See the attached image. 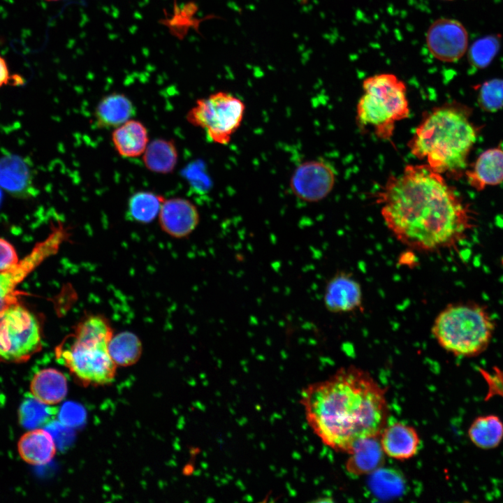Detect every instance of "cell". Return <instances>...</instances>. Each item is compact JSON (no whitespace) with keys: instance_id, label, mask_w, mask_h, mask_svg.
Segmentation results:
<instances>
[{"instance_id":"obj_1","label":"cell","mask_w":503,"mask_h":503,"mask_svg":"<svg viewBox=\"0 0 503 503\" xmlns=\"http://www.w3.org/2000/svg\"><path fill=\"white\" fill-rule=\"evenodd\" d=\"M387 228L402 245L421 252L456 246L474 226L473 212L428 165H407L391 175L376 196Z\"/></svg>"},{"instance_id":"obj_2","label":"cell","mask_w":503,"mask_h":503,"mask_svg":"<svg viewBox=\"0 0 503 503\" xmlns=\"http://www.w3.org/2000/svg\"><path fill=\"white\" fill-rule=\"evenodd\" d=\"M301 404L320 440L347 454L360 441L379 437L389 416L385 389L354 365L307 386L301 393Z\"/></svg>"},{"instance_id":"obj_3","label":"cell","mask_w":503,"mask_h":503,"mask_svg":"<svg viewBox=\"0 0 503 503\" xmlns=\"http://www.w3.org/2000/svg\"><path fill=\"white\" fill-rule=\"evenodd\" d=\"M470 115L469 108L455 102L427 112L408 142L410 152L439 173L461 171L478 136Z\"/></svg>"},{"instance_id":"obj_4","label":"cell","mask_w":503,"mask_h":503,"mask_svg":"<svg viewBox=\"0 0 503 503\" xmlns=\"http://www.w3.org/2000/svg\"><path fill=\"white\" fill-rule=\"evenodd\" d=\"M112 335L105 319L99 315L89 316L55 347V358L85 383H110L116 372V364L108 351Z\"/></svg>"},{"instance_id":"obj_5","label":"cell","mask_w":503,"mask_h":503,"mask_svg":"<svg viewBox=\"0 0 503 503\" xmlns=\"http://www.w3.org/2000/svg\"><path fill=\"white\" fill-rule=\"evenodd\" d=\"M495 330V321L486 307L475 302H460L448 305L438 313L431 333L447 352L471 358L486 350Z\"/></svg>"},{"instance_id":"obj_6","label":"cell","mask_w":503,"mask_h":503,"mask_svg":"<svg viewBox=\"0 0 503 503\" xmlns=\"http://www.w3.org/2000/svg\"><path fill=\"white\" fill-rule=\"evenodd\" d=\"M362 87L356 106L358 125L370 126L381 140H391L395 123L409 115L405 83L395 74L383 73L366 78Z\"/></svg>"},{"instance_id":"obj_7","label":"cell","mask_w":503,"mask_h":503,"mask_svg":"<svg viewBox=\"0 0 503 503\" xmlns=\"http://www.w3.org/2000/svg\"><path fill=\"white\" fill-rule=\"evenodd\" d=\"M43 347L37 315L20 301L0 311V361L27 362Z\"/></svg>"},{"instance_id":"obj_8","label":"cell","mask_w":503,"mask_h":503,"mask_svg":"<svg viewBox=\"0 0 503 503\" xmlns=\"http://www.w3.org/2000/svg\"><path fill=\"white\" fill-rule=\"evenodd\" d=\"M245 104L226 92H217L196 101L186 115L191 125L203 129L212 143L227 145L242 122Z\"/></svg>"},{"instance_id":"obj_9","label":"cell","mask_w":503,"mask_h":503,"mask_svg":"<svg viewBox=\"0 0 503 503\" xmlns=\"http://www.w3.org/2000/svg\"><path fill=\"white\" fill-rule=\"evenodd\" d=\"M61 235V228H56L48 238L38 242L15 265L0 272V311L19 302L20 292L17 290V286L56 251Z\"/></svg>"},{"instance_id":"obj_10","label":"cell","mask_w":503,"mask_h":503,"mask_svg":"<svg viewBox=\"0 0 503 503\" xmlns=\"http://www.w3.org/2000/svg\"><path fill=\"white\" fill-rule=\"evenodd\" d=\"M425 43L429 52L436 59L453 63L460 60L469 47V34L460 21L449 17L435 20L428 27Z\"/></svg>"},{"instance_id":"obj_11","label":"cell","mask_w":503,"mask_h":503,"mask_svg":"<svg viewBox=\"0 0 503 503\" xmlns=\"http://www.w3.org/2000/svg\"><path fill=\"white\" fill-rule=\"evenodd\" d=\"M335 173L326 162L306 161L293 170L289 182L292 193L300 200L316 203L327 197L333 189Z\"/></svg>"},{"instance_id":"obj_12","label":"cell","mask_w":503,"mask_h":503,"mask_svg":"<svg viewBox=\"0 0 503 503\" xmlns=\"http://www.w3.org/2000/svg\"><path fill=\"white\" fill-rule=\"evenodd\" d=\"M161 229L175 238L189 236L200 222L196 205L181 197L165 199L158 215Z\"/></svg>"},{"instance_id":"obj_13","label":"cell","mask_w":503,"mask_h":503,"mask_svg":"<svg viewBox=\"0 0 503 503\" xmlns=\"http://www.w3.org/2000/svg\"><path fill=\"white\" fill-rule=\"evenodd\" d=\"M34 172L24 157L9 154L0 157V187L17 198H29L36 195Z\"/></svg>"},{"instance_id":"obj_14","label":"cell","mask_w":503,"mask_h":503,"mask_svg":"<svg viewBox=\"0 0 503 503\" xmlns=\"http://www.w3.org/2000/svg\"><path fill=\"white\" fill-rule=\"evenodd\" d=\"M363 298L359 282L351 274L340 272L328 282L323 303L331 313H349L362 308Z\"/></svg>"},{"instance_id":"obj_15","label":"cell","mask_w":503,"mask_h":503,"mask_svg":"<svg viewBox=\"0 0 503 503\" xmlns=\"http://www.w3.org/2000/svg\"><path fill=\"white\" fill-rule=\"evenodd\" d=\"M379 442L384 454L397 460L414 457L421 443L416 430L402 422L386 425L379 435Z\"/></svg>"},{"instance_id":"obj_16","label":"cell","mask_w":503,"mask_h":503,"mask_svg":"<svg viewBox=\"0 0 503 503\" xmlns=\"http://www.w3.org/2000/svg\"><path fill=\"white\" fill-rule=\"evenodd\" d=\"M468 184L476 191L503 182V150L493 147L479 154L465 171Z\"/></svg>"},{"instance_id":"obj_17","label":"cell","mask_w":503,"mask_h":503,"mask_svg":"<svg viewBox=\"0 0 503 503\" xmlns=\"http://www.w3.org/2000/svg\"><path fill=\"white\" fill-rule=\"evenodd\" d=\"M18 453L25 462L43 465L54 457L57 446L52 435L43 428L29 430L17 442Z\"/></svg>"},{"instance_id":"obj_18","label":"cell","mask_w":503,"mask_h":503,"mask_svg":"<svg viewBox=\"0 0 503 503\" xmlns=\"http://www.w3.org/2000/svg\"><path fill=\"white\" fill-rule=\"evenodd\" d=\"M136 112V107L127 96L114 92L104 96L97 103L94 122L101 129H115L132 119Z\"/></svg>"},{"instance_id":"obj_19","label":"cell","mask_w":503,"mask_h":503,"mask_svg":"<svg viewBox=\"0 0 503 503\" xmlns=\"http://www.w3.org/2000/svg\"><path fill=\"white\" fill-rule=\"evenodd\" d=\"M111 139L117 152L128 159L142 156L150 143L147 129L140 121L134 119L115 128Z\"/></svg>"},{"instance_id":"obj_20","label":"cell","mask_w":503,"mask_h":503,"mask_svg":"<svg viewBox=\"0 0 503 503\" xmlns=\"http://www.w3.org/2000/svg\"><path fill=\"white\" fill-rule=\"evenodd\" d=\"M346 469L353 476L372 474L384 463V453L379 437L364 439L358 442L348 453Z\"/></svg>"},{"instance_id":"obj_21","label":"cell","mask_w":503,"mask_h":503,"mask_svg":"<svg viewBox=\"0 0 503 503\" xmlns=\"http://www.w3.org/2000/svg\"><path fill=\"white\" fill-rule=\"evenodd\" d=\"M30 393L39 401L49 405L61 402L68 393V382L59 370L48 367L38 370L30 382Z\"/></svg>"},{"instance_id":"obj_22","label":"cell","mask_w":503,"mask_h":503,"mask_svg":"<svg viewBox=\"0 0 503 503\" xmlns=\"http://www.w3.org/2000/svg\"><path fill=\"white\" fill-rule=\"evenodd\" d=\"M143 162L150 171L171 173L178 161V150L173 139L156 138L150 142L142 155Z\"/></svg>"},{"instance_id":"obj_23","label":"cell","mask_w":503,"mask_h":503,"mask_svg":"<svg viewBox=\"0 0 503 503\" xmlns=\"http://www.w3.org/2000/svg\"><path fill=\"white\" fill-rule=\"evenodd\" d=\"M467 432L475 446L484 450L493 449L503 440V422L495 414L479 416L472 422Z\"/></svg>"},{"instance_id":"obj_24","label":"cell","mask_w":503,"mask_h":503,"mask_svg":"<svg viewBox=\"0 0 503 503\" xmlns=\"http://www.w3.org/2000/svg\"><path fill=\"white\" fill-rule=\"evenodd\" d=\"M164 197L150 191H139L128 201L127 214L130 219L140 224L152 221L160 212Z\"/></svg>"},{"instance_id":"obj_25","label":"cell","mask_w":503,"mask_h":503,"mask_svg":"<svg viewBox=\"0 0 503 503\" xmlns=\"http://www.w3.org/2000/svg\"><path fill=\"white\" fill-rule=\"evenodd\" d=\"M17 412L20 424L31 430L42 428L50 423L56 418L58 409L39 401L30 394L23 400Z\"/></svg>"},{"instance_id":"obj_26","label":"cell","mask_w":503,"mask_h":503,"mask_svg":"<svg viewBox=\"0 0 503 503\" xmlns=\"http://www.w3.org/2000/svg\"><path fill=\"white\" fill-rule=\"evenodd\" d=\"M108 351L116 365L129 366L135 364L142 353V344L135 334L124 331L112 335Z\"/></svg>"},{"instance_id":"obj_27","label":"cell","mask_w":503,"mask_h":503,"mask_svg":"<svg viewBox=\"0 0 503 503\" xmlns=\"http://www.w3.org/2000/svg\"><path fill=\"white\" fill-rule=\"evenodd\" d=\"M501 38L500 34H488L474 41L467 51L469 64L477 69L487 68L500 51Z\"/></svg>"},{"instance_id":"obj_28","label":"cell","mask_w":503,"mask_h":503,"mask_svg":"<svg viewBox=\"0 0 503 503\" xmlns=\"http://www.w3.org/2000/svg\"><path fill=\"white\" fill-rule=\"evenodd\" d=\"M479 107L488 112H495L503 108V78L487 80L475 87Z\"/></svg>"},{"instance_id":"obj_29","label":"cell","mask_w":503,"mask_h":503,"mask_svg":"<svg viewBox=\"0 0 503 503\" xmlns=\"http://www.w3.org/2000/svg\"><path fill=\"white\" fill-rule=\"evenodd\" d=\"M379 469L373 473H375V478L374 476V486L375 490H379L381 494L392 495L396 494V492L401 489L402 482L396 477V476L392 473H388L386 471L381 472Z\"/></svg>"},{"instance_id":"obj_30","label":"cell","mask_w":503,"mask_h":503,"mask_svg":"<svg viewBox=\"0 0 503 503\" xmlns=\"http://www.w3.org/2000/svg\"><path fill=\"white\" fill-rule=\"evenodd\" d=\"M85 412L82 407L74 403L65 404L60 412L61 423L67 426H77L84 421Z\"/></svg>"},{"instance_id":"obj_31","label":"cell","mask_w":503,"mask_h":503,"mask_svg":"<svg viewBox=\"0 0 503 503\" xmlns=\"http://www.w3.org/2000/svg\"><path fill=\"white\" fill-rule=\"evenodd\" d=\"M20 259L13 245L0 238V272L15 265Z\"/></svg>"},{"instance_id":"obj_32","label":"cell","mask_w":503,"mask_h":503,"mask_svg":"<svg viewBox=\"0 0 503 503\" xmlns=\"http://www.w3.org/2000/svg\"><path fill=\"white\" fill-rule=\"evenodd\" d=\"M6 60L0 55V87L6 85L11 77Z\"/></svg>"},{"instance_id":"obj_33","label":"cell","mask_w":503,"mask_h":503,"mask_svg":"<svg viewBox=\"0 0 503 503\" xmlns=\"http://www.w3.org/2000/svg\"><path fill=\"white\" fill-rule=\"evenodd\" d=\"M1 188L0 187V202L1 201V199H2V192H1Z\"/></svg>"},{"instance_id":"obj_34","label":"cell","mask_w":503,"mask_h":503,"mask_svg":"<svg viewBox=\"0 0 503 503\" xmlns=\"http://www.w3.org/2000/svg\"><path fill=\"white\" fill-rule=\"evenodd\" d=\"M46 1H59V0H46Z\"/></svg>"},{"instance_id":"obj_35","label":"cell","mask_w":503,"mask_h":503,"mask_svg":"<svg viewBox=\"0 0 503 503\" xmlns=\"http://www.w3.org/2000/svg\"><path fill=\"white\" fill-rule=\"evenodd\" d=\"M446 1H453V0H446Z\"/></svg>"}]
</instances>
